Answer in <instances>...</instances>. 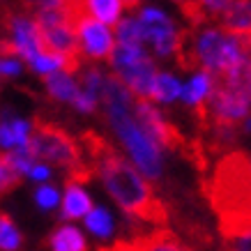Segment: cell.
<instances>
[{"label":"cell","mask_w":251,"mask_h":251,"mask_svg":"<svg viewBox=\"0 0 251 251\" xmlns=\"http://www.w3.org/2000/svg\"><path fill=\"white\" fill-rule=\"evenodd\" d=\"M78 143L85 161L131 224H150L152 230L168 228L171 212L166 198L154 194L152 184L122 157L108 138L88 129L81 134Z\"/></svg>","instance_id":"obj_1"},{"label":"cell","mask_w":251,"mask_h":251,"mask_svg":"<svg viewBox=\"0 0 251 251\" xmlns=\"http://www.w3.org/2000/svg\"><path fill=\"white\" fill-rule=\"evenodd\" d=\"M134 95H131L122 81L115 74L104 76V85L99 92V101L104 106V120L120 141V145L127 150L131 161L136 164L138 173L150 182H164V154L161 148L154 143L145 127L138 122L136 111H134Z\"/></svg>","instance_id":"obj_2"},{"label":"cell","mask_w":251,"mask_h":251,"mask_svg":"<svg viewBox=\"0 0 251 251\" xmlns=\"http://www.w3.org/2000/svg\"><path fill=\"white\" fill-rule=\"evenodd\" d=\"M201 194L217 214V226L251 224V154H221L201 180Z\"/></svg>","instance_id":"obj_3"},{"label":"cell","mask_w":251,"mask_h":251,"mask_svg":"<svg viewBox=\"0 0 251 251\" xmlns=\"http://www.w3.org/2000/svg\"><path fill=\"white\" fill-rule=\"evenodd\" d=\"M28 152L37 164L58 166L67 171L65 182L85 184L95 177V171L85 161L81 143L72 136L62 125L35 115L30 122V138H28Z\"/></svg>","instance_id":"obj_4"},{"label":"cell","mask_w":251,"mask_h":251,"mask_svg":"<svg viewBox=\"0 0 251 251\" xmlns=\"http://www.w3.org/2000/svg\"><path fill=\"white\" fill-rule=\"evenodd\" d=\"M113 74L122 81V85L136 99H145L152 104V88L159 69L154 65L152 55L143 46H120L115 44L113 53L108 58Z\"/></svg>","instance_id":"obj_5"},{"label":"cell","mask_w":251,"mask_h":251,"mask_svg":"<svg viewBox=\"0 0 251 251\" xmlns=\"http://www.w3.org/2000/svg\"><path fill=\"white\" fill-rule=\"evenodd\" d=\"M72 25H74V32H76L78 49H81L83 60H90L92 65L99 60L108 62V58H111L115 49L113 32L108 30L104 23L95 21L88 14L85 2H74V7H72Z\"/></svg>","instance_id":"obj_6"},{"label":"cell","mask_w":251,"mask_h":251,"mask_svg":"<svg viewBox=\"0 0 251 251\" xmlns=\"http://www.w3.org/2000/svg\"><path fill=\"white\" fill-rule=\"evenodd\" d=\"M141 23V32H143V42L152 44V51L161 60H171L177 53L180 46V35L182 30L175 25V21L159 7H143L138 5L136 14Z\"/></svg>","instance_id":"obj_7"},{"label":"cell","mask_w":251,"mask_h":251,"mask_svg":"<svg viewBox=\"0 0 251 251\" xmlns=\"http://www.w3.org/2000/svg\"><path fill=\"white\" fill-rule=\"evenodd\" d=\"M99 251H196L171 228L150 230L134 235L131 240H118L113 247H101Z\"/></svg>","instance_id":"obj_8"},{"label":"cell","mask_w":251,"mask_h":251,"mask_svg":"<svg viewBox=\"0 0 251 251\" xmlns=\"http://www.w3.org/2000/svg\"><path fill=\"white\" fill-rule=\"evenodd\" d=\"M214 28H221L235 35L251 32V0H228Z\"/></svg>","instance_id":"obj_9"},{"label":"cell","mask_w":251,"mask_h":251,"mask_svg":"<svg viewBox=\"0 0 251 251\" xmlns=\"http://www.w3.org/2000/svg\"><path fill=\"white\" fill-rule=\"evenodd\" d=\"M92 207H95L92 205V198L85 194V189L81 184L65 182V198H62V210H60L62 221L85 219Z\"/></svg>","instance_id":"obj_10"},{"label":"cell","mask_w":251,"mask_h":251,"mask_svg":"<svg viewBox=\"0 0 251 251\" xmlns=\"http://www.w3.org/2000/svg\"><path fill=\"white\" fill-rule=\"evenodd\" d=\"M46 247L51 251H88V240L83 230L74 224H60L58 228L46 237Z\"/></svg>","instance_id":"obj_11"},{"label":"cell","mask_w":251,"mask_h":251,"mask_svg":"<svg viewBox=\"0 0 251 251\" xmlns=\"http://www.w3.org/2000/svg\"><path fill=\"white\" fill-rule=\"evenodd\" d=\"M136 7H138V2H122V0H90V2H85L88 14L95 21L104 23L106 28L120 21L122 12H134Z\"/></svg>","instance_id":"obj_12"},{"label":"cell","mask_w":251,"mask_h":251,"mask_svg":"<svg viewBox=\"0 0 251 251\" xmlns=\"http://www.w3.org/2000/svg\"><path fill=\"white\" fill-rule=\"evenodd\" d=\"M219 251H251V224H226L217 226Z\"/></svg>","instance_id":"obj_13"},{"label":"cell","mask_w":251,"mask_h":251,"mask_svg":"<svg viewBox=\"0 0 251 251\" xmlns=\"http://www.w3.org/2000/svg\"><path fill=\"white\" fill-rule=\"evenodd\" d=\"M44 88H46V95L51 99H55V101H67V104H72L74 99H76L78 95V81H74V78L69 76V74H65V72H53V74H49V76H44Z\"/></svg>","instance_id":"obj_14"},{"label":"cell","mask_w":251,"mask_h":251,"mask_svg":"<svg viewBox=\"0 0 251 251\" xmlns=\"http://www.w3.org/2000/svg\"><path fill=\"white\" fill-rule=\"evenodd\" d=\"M210 92H212V76L207 72H196L194 78L182 88L180 97L189 108H196L198 104H203L210 97Z\"/></svg>","instance_id":"obj_15"},{"label":"cell","mask_w":251,"mask_h":251,"mask_svg":"<svg viewBox=\"0 0 251 251\" xmlns=\"http://www.w3.org/2000/svg\"><path fill=\"white\" fill-rule=\"evenodd\" d=\"M182 92V85L180 81L168 74V72H159L157 78H154V88H152V101H164V104H171L180 97Z\"/></svg>","instance_id":"obj_16"},{"label":"cell","mask_w":251,"mask_h":251,"mask_svg":"<svg viewBox=\"0 0 251 251\" xmlns=\"http://www.w3.org/2000/svg\"><path fill=\"white\" fill-rule=\"evenodd\" d=\"M115 37L120 46H143V32L136 16H125L115 23Z\"/></svg>","instance_id":"obj_17"},{"label":"cell","mask_w":251,"mask_h":251,"mask_svg":"<svg viewBox=\"0 0 251 251\" xmlns=\"http://www.w3.org/2000/svg\"><path fill=\"white\" fill-rule=\"evenodd\" d=\"M85 228L90 230L92 235H97L99 240H106V237L113 235V217L108 214L106 207H92L85 217Z\"/></svg>","instance_id":"obj_18"},{"label":"cell","mask_w":251,"mask_h":251,"mask_svg":"<svg viewBox=\"0 0 251 251\" xmlns=\"http://www.w3.org/2000/svg\"><path fill=\"white\" fill-rule=\"evenodd\" d=\"M23 235L16 228L14 219L0 210V251H21Z\"/></svg>","instance_id":"obj_19"},{"label":"cell","mask_w":251,"mask_h":251,"mask_svg":"<svg viewBox=\"0 0 251 251\" xmlns=\"http://www.w3.org/2000/svg\"><path fill=\"white\" fill-rule=\"evenodd\" d=\"M35 203H37L39 210H53L58 203H60V191L51 187V184H39L37 189H35Z\"/></svg>","instance_id":"obj_20"},{"label":"cell","mask_w":251,"mask_h":251,"mask_svg":"<svg viewBox=\"0 0 251 251\" xmlns=\"http://www.w3.org/2000/svg\"><path fill=\"white\" fill-rule=\"evenodd\" d=\"M21 182H23V177L19 173H14V171L9 168V164L5 161V157L0 154V196H2V194H9L12 189H16Z\"/></svg>","instance_id":"obj_21"},{"label":"cell","mask_w":251,"mask_h":251,"mask_svg":"<svg viewBox=\"0 0 251 251\" xmlns=\"http://www.w3.org/2000/svg\"><path fill=\"white\" fill-rule=\"evenodd\" d=\"M72 106L76 108L78 113H97V106H99V99L97 97H92V95H88V92L83 90H78L76 99L72 101Z\"/></svg>","instance_id":"obj_22"},{"label":"cell","mask_w":251,"mask_h":251,"mask_svg":"<svg viewBox=\"0 0 251 251\" xmlns=\"http://www.w3.org/2000/svg\"><path fill=\"white\" fill-rule=\"evenodd\" d=\"M23 72V60L19 58H0V78H14Z\"/></svg>","instance_id":"obj_23"},{"label":"cell","mask_w":251,"mask_h":251,"mask_svg":"<svg viewBox=\"0 0 251 251\" xmlns=\"http://www.w3.org/2000/svg\"><path fill=\"white\" fill-rule=\"evenodd\" d=\"M28 177H32L35 182H46V180L51 177V166H46V164H35L32 171L28 173Z\"/></svg>","instance_id":"obj_24"}]
</instances>
